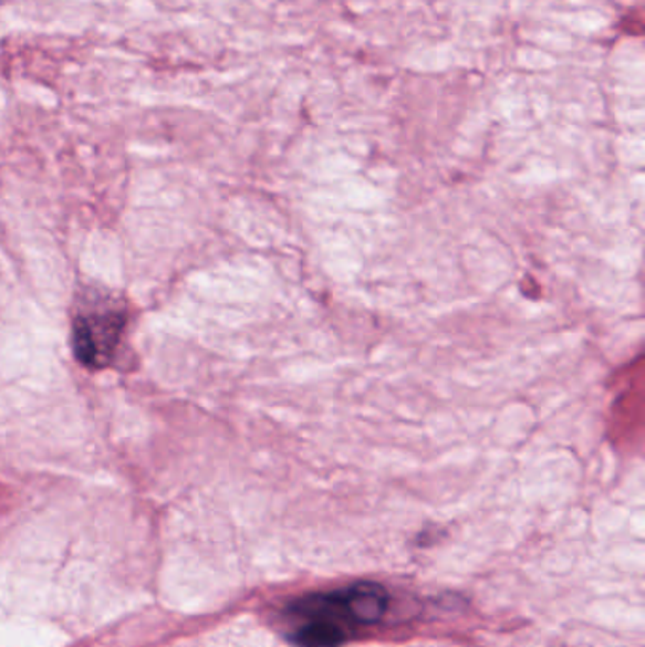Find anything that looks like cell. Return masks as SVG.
Segmentation results:
<instances>
[{
    "instance_id": "obj_2",
    "label": "cell",
    "mask_w": 645,
    "mask_h": 647,
    "mask_svg": "<svg viewBox=\"0 0 645 647\" xmlns=\"http://www.w3.org/2000/svg\"><path fill=\"white\" fill-rule=\"evenodd\" d=\"M124 327L122 314H92L74 322V351L84 366H101L116 348Z\"/></svg>"
},
{
    "instance_id": "obj_1",
    "label": "cell",
    "mask_w": 645,
    "mask_h": 647,
    "mask_svg": "<svg viewBox=\"0 0 645 647\" xmlns=\"http://www.w3.org/2000/svg\"><path fill=\"white\" fill-rule=\"evenodd\" d=\"M386 609L388 593L377 583L313 593L288 606V622L293 623L288 636L298 647L345 646L356 628L381 622Z\"/></svg>"
}]
</instances>
